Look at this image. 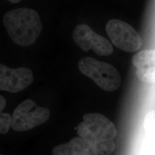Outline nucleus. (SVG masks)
I'll use <instances>...</instances> for the list:
<instances>
[{"instance_id": "20e7f679", "label": "nucleus", "mask_w": 155, "mask_h": 155, "mask_svg": "<svg viewBox=\"0 0 155 155\" xmlns=\"http://www.w3.org/2000/svg\"><path fill=\"white\" fill-rule=\"evenodd\" d=\"M50 116L48 109L37 105L32 100H25L13 111L12 127L18 132L27 131L46 122Z\"/></svg>"}, {"instance_id": "f257e3e1", "label": "nucleus", "mask_w": 155, "mask_h": 155, "mask_svg": "<svg viewBox=\"0 0 155 155\" xmlns=\"http://www.w3.org/2000/svg\"><path fill=\"white\" fill-rule=\"evenodd\" d=\"M3 23L12 40L22 47L35 43L43 29L38 13L30 8L8 12L3 17Z\"/></svg>"}, {"instance_id": "7ed1b4c3", "label": "nucleus", "mask_w": 155, "mask_h": 155, "mask_svg": "<svg viewBox=\"0 0 155 155\" xmlns=\"http://www.w3.org/2000/svg\"><path fill=\"white\" fill-rule=\"evenodd\" d=\"M78 67L83 75L91 79L100 88L113 91L121 84V78L116 68L110 64L91 57H84L78 62Z\"/></svg>"}, {"instance_id": "39448f33", "label": "nucleus", "mask_w": 155, "mask_h": 155, "mask_svg": "<svg viewBox=\"0 0 155 155\" xmlns=\"http://www.w3.org/2000/svg\"><path fill=\"white\" fill-rule=\"evenodd\" d=\"M106 30L113 44L124 51L134 52L142 46L139 33L127 22L111 19L107 23Z\"/></svg>"}, {"instance_id": "423d86ee", "label": "nucleus", "mask_w": 155, "mask_h": 155, "mask_svg": "<svg viewBox=\"0 0 155 155\" xmlns=\"http://www.w3.org/2000/svg\"><path fill=\"white\" fill-rule=\"evenodd\" d=\"M72 38L75 43L84 52L92 50L100 56L110 55L113 52L109 41L95 33L86 24L77 25L73 31Z\"/></svg>"}, {"instance_id": "1a4fd4ad", "label": "nucleus", "mask_w": 155, "mask_h": 155, "mask_svg": "<svg viewBox=\"0 0 155 155\" xmlns=\"http://www.w3.org/2000/svg\"><path fill=\"white\" fill-rule=\"evenodd\" d=\"M52 155H100L94 145L81 137L55 147Z\"/></svg>"}, {"instance_id": "ddd939ff", "label": "nucleus", "mask_w": 155, "mask_h": 155, "mask_svg": "<svg viewBox=\"0 0 155 155\" xmlns=\"http://www.w3.org/2000/svg\"><path fill=\"white\" fill-rule=\"evenodd\" d=\"M6 100L2 96L0 97V111L1 113H2V110L4 109L6 106Z\"/></svg>"}, {"instance_id": "0eeeda50", "label": "nucleus", "mask_w": 155, "mask_h": 155, "mask_svg": "<svg viewBox=\"0 0 155 155\" xmlns=\"http://www.w3.org/2000/svg\"><path fill=\"white\" fill-rule=\"evenodd\" d=\"M32 71L27 67L11 68L0 65V90L9 93H18L33 81Z\"/></svg>"}, {"instance_id": "f03ea898", "label": "nucleus", "mask_w": 155, "mask_h": 155, "mask_svg": "<svg viewBox=\"0 0 155 155\" xmlns=\"http://www.w3.org/2000/svg\"><path fill=\"white\" fill-rule=\"evenodd\" d=\"M77 127V133L94 145L100 155H110L115 150L117 131L114 124L100 113H87Z\"/></svg>"}, {"instance_id": "4468645a", "label": "nucleus", "mask_w": 155, "mask_h": 155, "mask_svg": "<svg viewBox=\"0 0 155 155\" xmlns=\"http://www.w3.org/2000/svg\"><path fill=\"white\" fill-rule=\"evenodd\" d=\"M10 2H11L12 4H16L19 2L20 1H21V0H8Z\"/></svg>"}, {"instance_id": "9d476101", "label": "nucleus", "mask_w": 155, "mask_h": 155, "mask_svg": "<svg viewBox=\"0 0 155 155\" xmlns=\"http://www.w3.org/2000/svg\"><path fill=\"white\" fill-rule=\"evenodd\" d=\"M144 127L150 141L155 144V110L150 111L145 115Z\"/></svg>"}, {"instance_id": "6e6552de", "label": "nucleus", "mask_w": 155, "mask_h": 155, "mask_svg": "<svg viewBox=\"0 0 155 155\" xmlns=\"http://www.w3.org/2000/svg\"><path fill=\"white\" fill-rule=\"evenodd\" d=\"M136 76L144 83L155 82V50H145L133 56Z\"/></svg>"}, {"instance_id": "9b49d317", "label": "nucleus", "mask_w": 155, "mask_h": 155, "mask_svg": "<svg viewBox=\"0 0 155 155\" xmlns=\"http://www.w3.org/2000/svg\"><path fill=\"white\" fill-rule=\"evenodd\" d=\"M12 117L7 113H1L0 116V133L5 134L12 127Z\"/></svg>"}, {"instance_id": "2eb2a0df", "label": "nucleus", "mask_w": 155, "mask_h": 155, "mask_svg": "<svg viewBox=\"0 0 155 155\" xmlns=\"http://www.w3.org/2000/svg\"></svg>"}, {"instance_id": "f8f14e48", "label": "nucleus", "mask_w": 155, "mask_h": 155, "mask_svg": "<svg viewBox=\"0 0 155 155\" xmlns=\"http://www.w3.org/2000/svg\"><path fill=\"white\" fill-rule=\"evenodd\" d=\"M142 155H155V144L149 141L145 145Z\"/></svg>"}]
</instances>
